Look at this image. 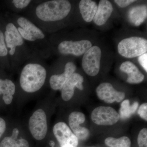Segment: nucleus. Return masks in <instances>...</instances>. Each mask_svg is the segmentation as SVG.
I'll use <instances>...</instances> for the list:
<instances>
[{
	"mask_svg": "<svg viewBox=\"0 0 147 147\" xmlns=\"http://www.w3.org/2000/svg\"><path fill=\"white\" fill-rule=\"evenodd\" d=\"M28 142L26 139H17L15 142V147H29Z\"/></svg>",
	"mask_w": 147,
	"mask_h": 147,
	"instance_id": "29",
	"label": "nucleus"
},
{
	"mask_svg": "<svg viewBox=\"0 0 147 147\" xmlns=\"http://www.w3.org/2000/svg\"><path fill=\"white\" fill-rule=\"evenodd\" d=\"M137 142L139 147H147V129H142L139 132L137 138Z\"/></svg>",
	"mask_w": 147,
	"mask_h": 147,
	"instance_id": "24",
	"label": "nucleus"
},
{
	"mask_svg": "<svg viewBox=\"0 0 147 147\" xmlns=\"http://www.w3.org/2000/svg\"><path fill=\"white\" fill-rule=\"evenodd\" d=\"M72 6L67 0H49L34 4L27 11V18L45 34L52 33L69 16Z\"/></svg>",
	"mask_w": 147,
	"mask_h": 147,
	"instance_id": "1",
	"label": "nucleus"
},
{
	"mask_svg": "<svg viewBox=\"0 0 147 147\" xmlns=\"http://www.w3.org/2000/svg\"><path fill=\"white\" fill-rule=\"evenodd\" d=\"M113 11L112 3L108 0H100L98 5L96 13L94 18V22L98 26L106 24Z\"/></svg>",
	"mask_w": 147,
	"mask_h": 147,
	"instance_id": "16",
	"label": "nucleus"
},
{
	"mask_svg": "<svg viewBox=\"0 0 147 147\" xmlns=\"http://www.w3.org/2000/svg\"><path fill=\"white\" fill-rule=\"evenodd\" d=\"M105 143L109 147H131V145L130 139L125 136L118 139L108 137L105 139Z\"/></svg>",
	"mask_w": 147,
	"mask_h": 147,
	"instance_id": "21",
	"label": "nucleus"
},
{
	"mask_svg": "<svg viewBox=\"0 0 147 147\" xmlns=\"http://www.w3.org/2000/svg\"><path fill=\"white\" fill-rule=\"evenodd\" d=\"M16 86L11 80L0 79V95L2 94L3 99L6 104H10L13 100Z\"/></svg>",
	"mask_w": 147,
	"mask_h": 147,
	"instance_id": "19",
	"label": "nucleus"
},
{
	"mask_svg": "<svg viewBox=\"0 0 147 147\" xmlns=\"http://www.w3.org/2000/svg\"><path fill=\"white\" fill-rule=\"evenodd\" d=\"M31 0H12L10 3L14 11H20L27 9L33 2Z\"/></svg>",
	"mask_w": 147,
	"mask_h": 147,
	"instance_id": "22",
	"label": "nucleus"
},
{
	"mask_svg": "<svg viewBox=\"0 0 147 147\" xmlns=\"http://www.w3.org/2000/svg\"><path fill=\"white\" fill-rule=\"evenodd\" d=\"M76 66L73 62L68 61L65 63L63 72L61 74H53L50 77L49 83L52 89L61 90L67 81L75 72Z\"/></svg>",
	"mask_w": 147,
	"mask_h": 147,
	"instance_id": "13",
	"label": "nucleus"
},
{
	"mask_svg": "<svg viewBox=\"0 0 147 147\" xmlns=\"http://www.w3.org/2000/svg\"><path fill=\"white\" fill-rule=\"evenodd\" d=\"M29 129L34 138L37 140L45 138L47 131L46 114L42 109L36 110L30 118Z\"/></svg>",
	"mask_w": 147,
	"mask_h": 147,
	"instance_id": "8",
	"label": "nucleus"
},
{
	"mask_svg": "<svg viewBox=\"0 0 147 147\" xmlns=\"http://www.w3.org/2000/svg\"><path fill=\"white\" fill-rule=\"evenodd\" d=\"M85 120L86 116L84 113L81 112H72L69 117V127L78 140H86L89 136L88 129L81 126V124L84 123Z\"/></svg>",
	"mask_w": 147,
	"mask_h": 147,
	"instance_id": "12",
	"label": "nucleus"
},
{
	"mask_svg": "<svg viewBox=\"0 0 147 147\" xmlns=\"http://www.w3.org/2000/svg\"><path fill=\"white\" fill-rule=\"evenodd\" d=\"M84 78L82 75L74 72L64 85L61 90V97L65 101H68L73 97L74 89L77 88L81 90H84L83 84Z\"/></svg>",
	"mask_w": 147,
	"mask_h": 147,
	"instance_id": "14",
	"label": "nucleus"
},
{
	"mask_svg": "<svg viewBox=\"0 0 147 147\" xmlns=\"http://www.w3.org/2000/svg\"><path fill=\"white\" fill-rule=\"evenodd\" d=\"M80 13L84 21L87 23L91 22L93 20L98 5L96 2L91 0H81L79 3Z\"/></svg>",
	"mask_w": 147,
	"mask_h": 147,
	"instance_id": "17",
	"label": "nucleus"
},
{
	"mask_svg": "<svg viewBox=\"0 0 147 147\" xmlns=\"http://www.w3.org/2000/svg\"><path fill=\"white\" fill-rule=\"evenodd\" d=\"M12 22L27 45L43 59L50 57L52 50L46 34L26 16L13 14Z\"/></svg>",
	"mask_w": 147,
	"mask_h": 147,
	"instance_id": "2",
	"label": "nucleus"
},
{
	"mask_svg": "<svg viewBox=\"0 0 147 147\" xmlns=\"http://www.w3.org/2000/svg\"><path fill=\"white\" fill-rule=\"evenodd\" d=\"M18 134H19V130H18V129H13L11 137H12L14 139H18Z\"/></svg>",
	"mask_w": 147,
	"mask_h": 147,
	"instance_id": "31",
	"label": "nucleus"
},
{
	"mask_svg": "<svg viewBox=\"0 0 147 147\" xmlns=\"http://www.w3.org/2000/svg\"><path fill=\"white\" fill-rule=\"evenodd\" d=\"M147 6L145 5L134 7L129 11L128 18L132 25L139 26L147 18Z\"/></svg>",
	"mask_w": 147,
	"mask_h": 147,
	"instance_id": "18",
	"label": "nucleus"
},
{
	"mask_svg": "<svg viewBox=\"0 0 147 147\" xmlns=\"http://www.w3.org/2000/svg\"><path fill=\"white\" fill-rule=\"evenodd\" d=\"M6 129V123L3 119L0 118V137L2 136Z\"/></svg>",
	"mask_w": 147,
	"mask_h": 147,
	"instance_id": "30",
	"label": "nucleus"
},
{
	"mask_svg": "<svg viewBox=\"0 0 147 147\" xmlns=\"http://www.w3.org/2000/svg\"><path fill=\"white\" fill-rule=\"evenodd\" d=\"M4 36L10 63L13 67L24 65L30 59L39 57L27 45L11 21L6 25Z\"/></svg>",
	"mask_w": 147,
	"mask_h": 147,
	"instance_id": "3",
	"label": "nucleus"
},
{
	"mask_svg": "<svg viewBox=\"0 0 147 147\" xmlns=\"http://www.w3.org/2000/svg\"><path fill=\"white\" fill-rule=\"evenodd\" d=\"M140 117L144 120L147 121V104L146 102L143 103L139 107L138 112Z\"/></svg>",
	"mask_w": 147,
	"mask_h": 147,
	"instance_id": "26",
	"label": "nucleus"
},
{
	"mask_svg": "<svg viewBox=\"0 0 147 147\" xmlns=\"http://www.w3.org/2000/svg\"><path fill=\"white\" fill-rule=\"evenodd\" d=\"M15 139L11 137H5L0 143V147H15Z\"/></svg>",
	"mask_w": 147,
	"mask_h": 147,
	"instance_id": "25",
	"label": "nucleus"
},
{
	"mask_svg": "<svg viewBox=\"0 0 147 147\" xmlns=\"http://www.w3.org/2000/svg\"><path fill=\"white\" fill-rule=\"evenodd\" d=\"M139 107V102L136 101L133 104L130 105L129 100H124L121 105L119 110L120 117L122 119L129 118L136 112Z\"/></svg>",
	"mask_w": 147,
	"mask_h": 147,
	"instance_id": "20",
	"label": "nucleus"
},
{
	"mask_svg": "<svg viewBox=\"0 0 147 147\" xmlns=\"http://www.w3.org/2000/svg\"><path fill=\"white\" fill-rule=\"evenodd\" d=\"M138 61L146 72L147 71V53L138 57Z\"/></svg>",
	"mask_w": 147,
	"mask_h": 147,
	"instance_id": "28",
	"label": "nucleus"
},
{
	"mask_svg": "<svg viewBox=\"0 0 147 147\" xmlns=\"http://www.w3.org/2000/svg\"><path fill=\"white\" fill-rule=\"evenodd\" d=\"M50 145L51 147H54L55 146V143L53 141H50Z\"/></svg>",
	"mask_w": 147,
	"mask_h": 147,
	"instance_id": "32",
	"label": "nucleus"
},
{
	"mask_svg": "<svg viewBox=\"0 0 147 147\" xmlns=\"http://www.w3.org/2000/svg\"><path fill=\"white\" fill-rule=\"evenodd\" d=\"M120 70L127 74L126 82L129 84H139L142 83L145 78V76L139 70L137 66L132 62L127 61L121 65Z\"/></svg>",
	"mask_w": 147,
	"mask_h": 147,
	"instance_id": "15",
	"label": "nucleus"
},
{
	"mask_svg": "<svg viewBox=\"0 0 147 147\" xmlns=\"http://www.w3.org/2000/svg\"><path fill=\"white\" fill-rule=\"evenodd\" d=\"M0 57L9 58V59L8 50L5 39L4 32L1 30H0Z\"/></svg>",
	"mask_w": 147,
	"mask_h": 147,
	"instance_id": "23",
	"label": "nucleus"
},
{
	"mask_svg": "<svg viewBox=\"0 0 147 147\" xmlns=\"http://www.w3.org/2000/svg\"><path fill=\"white\" fill-rule=\"evenodd\" d=\"M44 59L37 57L24 64L20 74V86L24 91L34 93L41 88L45 84L47 70Z\"/></svg>",
	"mask_w": 147,
	"mask_h": 147,
	"instance_id": "4",
	"label": "nucleus"
},
{
	"mask_svg": "<svg viewBox=\"0 0 147 147\" xmlns=\"http://www.w3.org/2000/svg\"><path fill=\"white\" fill-rule=\"evenodd\" d=\"M117 50L119 54L124 57H137L147 53V39L136 36L124 38L119 42Z\"/></svg>",
	"mask_w": 147,
	"mask_h": 147,
	"instance_id": "5",
	"label": "nucleus"
},
{
	"mask_svg": "<svg viewBox=\"0 0 147 147\" xmlns=\"http://www.w3.org/2000/svg\"><path fill=\"white\" fill-rule=\"evenodd\" d=\"M53 132L61 147H77L79 140L65 123L55 125Z\"/></svg>",
	"mask_w": 147,
	"mask_h": 147,
	"instance_id": "10",
	"label": "nucleus"
},
{
	"mask_svg": "<svg viewBox=\"0 0 147 147\" xmlns=\"http://www.w3.org/2000/svg\"><path fill=\"white\" fill-rule=\"evenodd\" d=\"M136 2L135 0H115L114 2L121 8H125Z\"/></svg>",
	"mask_w": 147,
	"mask_h": 147,
	"instance_id": "27",
	"label": "nucleus"
},
{
	"mask_svg": "<svg viewBox=\"0 0 147 147\" xmlns=\"http://www.w3.org/2000/svg\"><path fill=\"white\" fill-rule=\"evenodd\" d=\"M92 46V42L88 40H65L59 42L57 46V50L61 55L79 57L84 55Z\"/></svg>",
	"mask_w": 147,
	"mask_h": 147,
	"instance_id": "7",
	"label": "nucleus"
},
{
	"mask_svg": "<svg viewBox=\"0 0 147 147\" xmlns=\"http://www.w3.org/2000/svg\"><path fill=\"white\" fill-rule=\"evenodd\" d=\"M96 91L100 100L108 103L120 102L125 96L124 92L117 91L112 84L107 82L100 84L96 88Z\"/></svg>",
	"mask_w": 147,
	"mask_h": 147,
	"instance_id": "11",
	"label": "nucleus"
},
{
	"mask_svg": "<svg viewBox=\"0 0 147 147\" xmlns=\"http://www.w3.org/2000/svg\"><path fill=\"white\" fill-rule=\"evenodd\" d=\"M102 51L100 47L92 46L84 54L82 60V67L87 75L94 76L99 73Z\"/></svg>",
	"mask_w": 147,
	"mask_h": 147,
	"instance_id": "6",
	"label": "nucleus"
},
{
	"mask_svg": "<svg viewBox=\"0 0 147 147\" xmlns=\"http://www.w3.org/2000/svg\"><path fill=\"white\" fill-rule=\"evenodd\" d=\"M120 116L114 108L107 106H99L93 110L91 119L98 125H112L118 121Z\"/></svg>",
	"mask_w": 147,
	"mask_h": 147,
	"instance_id": "9",
	"label": "nucleus"
}]
</instances>
